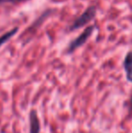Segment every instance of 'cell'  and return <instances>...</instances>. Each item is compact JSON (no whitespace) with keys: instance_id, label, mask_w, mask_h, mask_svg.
Listing matches in <instances>:
<instances>
[{"instance_id":"cell-1","label":"cell","mask_w":132,"mask_h":133,"mask_svg":"<svg viewBox=\"0 0 132 133\" xmlns=\"http://www.w3.org/2000/svg\"><path fill=\"white\" fill-rule=\"evenodd\" d=\"M96 13H97V9H96L95 5H91L89 6L75 21L73 22L72 25L70 26V31H74V30L78 29L80 27H82L86 25L87 24L90 23L92 20L96 16Z\"/></svg>"},{"instance_id":"cell-4","label":"cell","mask_w":132,"mask_h":133,"mask_svg":"<svg viewBox=\"0 0 132 133\" xmlns=\"http://www.w3.org/2000/svg\"><path fill=\"white\" fill-rule=\"evenodd\" d=\"M123 66L126 72L127 80L132 82V51L129 52L125 56L123 62Z\"/></svg>"},{"instance_id":"cell-7","label":"cell","mask_w":132,"mask_h":133,"mask_svg":"<svg viewBox=\"0 0 132 133\" xmlns=\"http://www.w3.org/2000/svg\"><path fill=\"white\" fill-rule=\"evenodd\" d=\"M129 104H130V108H129V110H130V111H132V97L130 99V102H129Z\"/></svg>"},{"instance_id":"cell-5","label":"cell","mask_w":132,"mask_h":133,"mask_svg":"<svg viewBox=\"0 0 132 133\" xmlns=\"http://www.w3.org/2000/svg\"><path fill=\"white\" fill-rule=\"evenodd\" d=\"M17 32H18V27H15V28H13V29H11L10 31L4 34L3 35H1V36H0V47H1L4 44H5L9 39L12 38Z\"/></svg>"},{"instance_id":"cell-6","label":"cell","mask_w":132,"mask_h":133,"mask_svg":"<svg viewBox=\"0 0 132 133\" xmlns=\"http://www.w3.org/2000/svg\"><path fill=\"white\" fill-rule=\"evenodd\" d=\"M24 1H26V0H9V2H11V3H20V2Z\"/></svg>"},{"instance_id":"cell-3","label":"cell","mask_w":132,"mask_h":133,"mask_svg":"<svg viewBox=\"0 0 132 133\" xmlns=\"http://www.w3.org/2000/svg\"><path fill=\"white\" fill-rule=\"evenodd\" d=\"M29 122H30V133H40V121L35 110H32L30 111Z\"/></svg>"},{"instance_id":"cell-2","label":"cell","mask_w":132,"mask_h":133,"mask_svg":"<svg viewBox=\"0 0 132 133\" xmlns=\"http://www.w3.org/2000/svg\"><path fill=\"white\" fill-rule=\"evenodd\" d=\"M93 31H94L93 25H90V26L85 28V29L83 30V32L79 36L76 37L73 41H72V42L70 43V44H69V46H68V53L69 54L72 53V52L75 51L77 48L82 46L83 44L88 41V39L91 37V35H92Z\"/></svg>"},{"instance_id":"cell-8","label":"cell","mask_w":132,"mask_h":133,"mask_svg":"<svg viewBox=\"0 0 132 133\" xmlns=\"http://www.w3.org/2000/svg\"><path fill=\"white\" fill-rule=\"evenodd\" d=\"M5 2H9V0H0V4L5 3Z\"/></svg>"}]
</instances>
